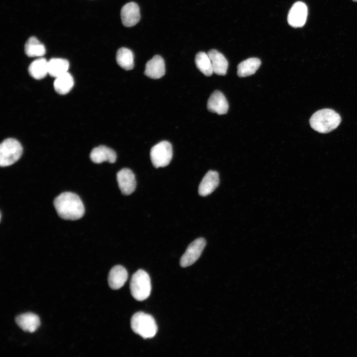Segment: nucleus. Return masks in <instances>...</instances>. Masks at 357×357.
<instances>
[{
    "instance_id": "nucleus-1",
    "label": "nucleus",
    "mask_w": 357,
    "mask_h": 357,
    "mask_svg": "<svg viewBox=\"0 0 357 357\" xmlns=\"http://www.w3.org/2000/svg\"><path fill=\"white\" fill-rule=\"evenodd\" d=\"M59 216L64 220H76L83 217L85 209L80 197L71 192L60 194L54 201Z\"/></svg>"
},
{
    "instance_id": "nucleus-2",
    "label": "nucleus",
    "mask_w": 357,
    "mask_h": 357,
    "mask_svg": "<svg viewBox=\"0 0 357 357\" xmlns=\"http://www.w3.org/2000/svg\"><path fill=\"white\" fill-rule=\"evenodd\" d=\"M341 121L340 115L335 111L324 109L314 113L310 119L309 123L315 131L326 133L336 128Z\"/></svg>"
},
{
    "instance_id": "nucleus-3",
    "label": "nucleus",
    "mask_w": 357,
    "mask_h": 357,
    "mask_svg": "<svg viewBox=\"0 0 357 357\" xmlns=\"http://www.w3.org/2000/svg\"><path fill=\"white\" fill-rule=\"evenodd\" d=\"M131 328L133 331L144 339L152 338L157 333L158 328L155 319L150 314L138 312L131 318Z\"/></svg>"
},
{
    "instance_id": "nucleus-4",
    "label": "nucleus",
    "mask_w": 357,
    "mask_h": 357,
    "mask_svg": "<svg viewBox=\"0 0 357 357\" xmlns=\"http://www.w3.org/2000/svg\"><path fill=\"white\" fill-rule=\"evenodd\" d=\"M132 296L138 301L147 298L151 293V284L148 274L140 269L133 274L130 282Z\"/></svg>"
},
{
    "instance_id": "nucleus-5",
    "label": "nucleus",
    "mask_w": 357,
    "mask_h": 357,
    "mask_svg": "<svg viewBox=\"0 0 357 357\" xmlns=\"http://www.w3.org/2000/svg\"><path fill=\"white\" fill-rule=\"evenodd\" d=\"M23 149L16 139L8 138L4 140L0 145V165L6 167L15 163L20 158Z\"/></svg>"
},
{
    "instance_id": "nucleus-6",
    "label": "nucleus",
    "mask_w": 357,
    "mask_h": 357,
    "mask_svg": "<svg viewBox=\"0 0 357 357\" xmlns=\"http://www.w3.org/2000/svg\"><path fill=\"white\" fill-rule=\"evenodd\" d=\"M173 156V148L167 141H162L154 145L150 151V158L154 167H165L170 163Z\"/></svg>"
},
{
    "instance_id": "nucleus-7",
    "label": "nucleus",
    "mask_w": 357,
    "mask_h": 357,
    "mask_svg": "<svg viewBox=\"0 0 357 357\" xmlns=\"http://www.w3.org/2000/svg\"><path fill=\"white\" fill-rule=\"evenodd\" d=\"M206 241L200 238L193 241L187 247L180 259L182 267H186L195 263L200 257L205 246Z\"/></svg>"
},
{
    "instance_id": "nucleus-8",
    "label": "nucleus",
    "mask_w": 357,
    "mask_h": 357,
    "mask_svg": "<svg viewBox=\"0 0 357 357\" xmlns=\"http://www.w3.org/2000/svg\"><path fill=\"white\" fill-rule=\"evenodd\" d=\"M307 7L302 1L295 3L289 10L287 20L289 24L295 28L302 27L306 20Z\"/></svg>"
},
{
    "instance_id": "nucleus-9",
    "label": "nucleus",
    "mask_w": 357,
    "mask_h": 357,
    "mask_svg": "<svg viewBox=\"0 0 357 357\" xmlns=\"http://www.w3.org/2000/svg\"><path fill=\"white\" fill-rule=\"evenodd\" d=\"M117 180L119 187L123 194H131L136 188V180L134 174L128 168H123L117 174Z\"/></svg>"
},
{
    "instance_id": "nucleus-10",
    "label": "nucleus",
    "mask_w": 357,
    "mask_h": 357,
    "mask_svg": "<svg viewBox=\"0 0 357 357\" xmlns=\"http://www.w3.org/2000/svg\"><path fill=\"white\" fill-rule=\"evenodd\" d=\"M120 16L122 24L125 27H132L140 20V9L134 2L126 3L121 8Z\"/></svg>"
},
{
    "instance_id": "nucleus-11",
    "label": "nucleus",
    "mask_w": 357,
    "mask_h": 357,
    "mask_svg": "<svg viewBox=\"0 0 357 357\" xmlns=\"http://www.w3.org/2000/svg\"><path fill=\"white\" fill-rule=\"evenodd\" d=\"M207 107L210 112L220 115L227 113L229 109L228 102L225 96L218 90L211 94L208 100Z\"/></svg>"
},
{
    "instance_id": "nucleus-12",
    "label": "nucleus",
    "mask_w": 357,
    "mask_h": 357,
    "mask_svg": "<svg viewBox=\"0 0 357 357\" xmlns=\"http://www.w3.org/2000/svg\"><path fill=\"white\" fill-rule=\"evenodd\" d=\"M164 59L159 55L154 56L145 65L144 74L153 79H159L165 73Z\"/></svg>"
},
{
    "instance_id": "nucleus-13",
    "label": "nucleus",
    "mask_w": 357,
    "mask_h": 357,
    "mask_svg": "<svg viewBox=\"0 0 357 357\" xmlns=\"http://www.w3.org/2000/svg\"><path fill=\"white\" fill-rule=\"evenodd\" d=\"M219 183L218 173L214 171H209L202 178L198 188V193L202 196L211 194L217 187Z\"/></svg>"
},
{
    "instance_id": "nucleus-14",
    "label": "nucleus",
    "mask_w": 357,
    "mask_h": 357,
    "mask_svg": "<svg viewBox=\"0 0 357 357\" xmlns=\"http://www.w3.org/2000/svg\"><path fill=\"white\" fill-rule=\"evenodd\" d=\"M127 278L128 273L124 267L121 265L115 266L109 274V285L113 290L119 289L124 285Z\"/></svg>"
},
{
    "instance_id": "nucleus-15",
    "label": "nucleus",
    "mask_w": 357,
    "mask_h": 357,
    "mask_svg": "<svg viewBox=\"0 0 357 357\" xmlns=\"http://www.w3.org/2000/svg\"><path fill=\"white\" fill-rule=\"evenodd\" d=\"M90 157L95 163L100 164L105 161L113 163L116 161L117 154L112 149L104 145H100L92 149Z\"/></svg>"
},
{
    "instance_id": "nucleus-16",
    "label": "nucleus",
    "mask_w": 357,
    "mask_h": 357,
    "mask_svg": "<svg viewBox=\"0 0 357 357\" xmlns=\"http://www.w3.org/2000/svg\"><path fill=\"white\" fill-rule=\"evenodd\" d=\"M15 322L23 331L30 333L35 332L40 324L38 316L31 312L23 313L17 316L15 318Z\"/></svg>"
},
{
    "instance_id": "nucleus-17",
    "label": "nucleus",
    "mask_w": 357,
    "mask_h": 357,
    "mask_svg": "<svg viewBox=\"0 0 357 357\" xmlns=\"http://www.w3.org/2000/svg\"><path fill=\"white\" fill-rule=\"evenodd\" d=\"M207 54L211 61L213 73L219 75H226L228 62L224 56L215 49L210 50Z\"/></svg>"
},
{
    "instance_id": "nucleus-18",
    "label": "nucleus",
    "mask_w": 357,
    "mask_h": 357,
    "mask_svg": "<svg viewBox=\"0 0 357 357\" xmlns=\"http://www.w3.org/2000/svg\"><path fill=\"white\" fill-rule=\"evenodd\" d=\"M261 64V60L258 58L247 59L240 62L238 65V75L240 77L251 75L256 72Z\"/></svg>"
},
{
    "instance_id": "nucleus-19",
    "label": "nucleus",
    "mask_w": 357,
    "mask_h": 357,
    "mask_svg": "<svg viewBox=\"0 0 357 357\" xmlns=\"http://www.w3.org/2000/svg\"><path fill=\"white\" fill-rule=\"evenodd\" d=\"M116 60L118 64L126 70H131L134 67V54L128 48L122 47L118 50Z\"/></svg>"
},
{
    "instance_id": "nucleus-20",
    "label": "nucleus",
    "mask_w": 357,
    "mask_h": 357,
    "mask_svg": "<svg viewBox=\"0 0 357 357\" xmlns=\"http://www.w3.org/2000/svg\"><path fill=\"white\" fill-rule=\"evenodd\" d=\"M73 84V77L68 72L56 77L54 82V87L56 91L62 95L69 92Z\"/></svg>"
},
{
    "instance_id": "nucleus-21",
    "label": "nucleus",
    "mask_w": 357,
    "mask_h": 357,
    "mask_svg": "<svg viewBox=\"0 0 357 357\" xmlns=\"http://www.w3.org/2000/svg\"><path fill=\"white\" fill-rule=\"evenodd\" d=\"M28 71L35 79L43 78L48 73V61L43 58L34 60L29 65Z\"/></svg>"
},
{
    "instance_id": "nucleus-22",
    "label": "nucleus",
    "mask_w": 357,
    "mask_h": 357,
    "mask_svg": "<svg viewBox=\"0 0 357 357\" xmlns=\"http://www.w3.org/2000/svg\"><path fill=\"white\" fill-rule=\"evenodd\" d=\"M69 66V62L66 59L52 58L48 61V73L57 77L67 72Z\"/></svg>"
},
{
    "instance_id": "nucleus-23",
    "label": "nucleus",
    "mask_w": 357,
    "mask_h": 357,
    "mask_svg": "<svg viewBox=\"0 0 357 357\" xmlns=\"http://www.w3.org/2000/svg\"><path fill=\"white\" fill-rule=\"evenodd\" d=\"M25 53L28 57H42L46 53L44 45L35 37H30L24 46Z\"/></svg>"
},
{
    "instance_id": "nucleus-24",
    "label": "nucleus",
    "mask_w": 357,
    "mask_h": 357,
    "mask_svg": "<svg viewBox=\"0 0 357 357\" xmlns=\"http://www.w3.org/2000/svg\"><path fill=\"white\" fill-rule=\"evenodd\" d=\"M195 62L197 68L205 76H209L213 74L211 61L207 54L198 52L195 56Z\"/></svg>"
},
{
    "instance_id": "nucleus-25",
    "label": "nucleus",
    "mask_w": 357,
    "mask_h": 357,
    "mask_svg": "<svg viewBox=\"0 0 357 357\" xmlns=\"http://www.w3.org/2000/svg\"><path fill=\"white\" fill-rule=\"evenodd\" d=\"M354 1H357V0H352Z\"/></svg>"
}]
</instances>
